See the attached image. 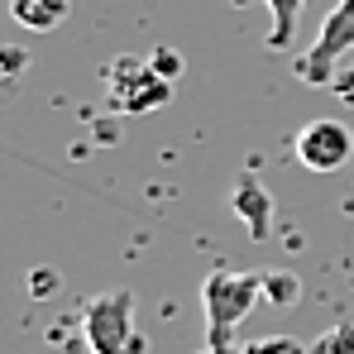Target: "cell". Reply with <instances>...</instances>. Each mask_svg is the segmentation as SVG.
I'll return each mask as SVG.
<instances>
[{
  "label": "cell",
  "instance_id": "277c9868",
  "mask_svg": "<svg viewBox=\"0 0 354 354\" xmlns=\"http://www.w3.org/2000/svg\"><path fill=\"white\" fill-rule=\"evenodd\" d=\"M350 48H354V0H340V5L321 19L316 44L297 58V77H301L306 86H330L335 62L345 58Z\"/></svg>",
  "mask_w": 354,
  "mask_h": 354
},
{
  "label": "cell",
  "instance_id": "5b68a950",
  "mask_svg": "<svg viewBox=\"0 0 354 354\" xmlns=\"http://www.w3.org/2000/svg\"><path fill=\"white\" fill-rule=\"evenodd\" d=\"M297 163L311 168V173H340L354 158V129L345 120H311L301 124L292 139Z\"/></svg>",
  "mask_w": 354,
  "mask_h": 354
},
{
  "label": "cell",
  "instance_id": "9c48e42d",
  "mask_svg": "<svg viewBox=\"0 0 354 354\" xmlns=\"http://www.w3.org/2000/svg\"><path fill=\"white\" fill-rule=\"evenodd\" d=\"M311 354H354V321H335L311 340Z\"/></svg>",
  "mask_w": 354,
  "mask_h": 354
},
{
  "label": "cell",
  "instance_id": "7c38bea8",
  "mask_svg": "<svg viewBox=\"0 0 354 354\" xmlns=\"http://www.w3.org/2000/svg\"><path fill=\"white\" fill-rule=\"evenodd\" d=\"M153 67H158L168 82H177V77H182V62H177V53H168V48H158V53H153Z\"/></svg>",
  "mask_w": 354,
  "mask_h": 354
},
{
  "label": "cell",
  "instance_id": "7a4b0ae2",
  "mask_svg": "<svg viewBox=\"0 0 354 354\" xmlns=\"http://www.w3.org/2000/svg\"><path fill=\"white\" fill-rule=\"evenodd\" d=\"M82 345L91 354H144V335L134 326V292L115 288L82 306Z\"/></svg>",
  "mask_w": 354,
  "mask_h": 354
},
{
  "label": "cell",
  "instance_id": "3957f363",
  "mask_svg": "<svg viewBox=\"0 0 354 354\" xmlns=\"http://www.w3.org/2000/svg\"><path fill=\"white\" fill-rule=\"evenodd\" d=\"M111 101L124 115H149L173 101V82L153 67V58H115L111 62Z\"/></svg>",
  "mask_w": 354,
  "mask_h": 354
},
{
  "label": "cell",
  "instance_id": "6da1fadb",
  "mask_svg": "<svg viewBox=\"0 0 354 354\" xmlns=\"http://www.w3.org/2000/svg\"><path fill=\"white\" fill-rule=\"evenodd\" d=\"M263 301V273L244 268H216L201 283V306H206V345L216 354H230V330Z\"/></svg>",
  "mask_w": 354,
  "mask_h": 354
},
{
  "label": "cell",
  "instance_id": "4fadbf2b",
  "mask_svg": "<svg viewBox=\"0 0 354 354\" xmlns=\"http://www.w3.org/2000/svg\"><path fill=\"white\" fill-rule=\"evenodd\" d=\"M29 288H34V292H53V288H58V273H34Z\"/></svg>",
  "mask_w": 354,
  "mask_h": 354
},
{
  "label": "cell",
  "instance_id": "ba28073f",
  "mask_svg": "<svg viewBox=\"0 0 354 354\" xmlns=\"http://www.w3.org/2000/svg\"><path fill=\"white\" fill-rule=\"evenodd\" d=\"M268 5V15H273V24H268V48H288L297 34V15H301V5L306 0H263Z\"/></svg>",
  "mask_w": 354,
  "mask_h": 354
},
{
  "label": "cell",
  "instance_id": "30bf717a",
  "mask_svg": "<svg viewBox=\"0 0 354 354\" xmlns=\"http://www.w3.org/2000/svg\"><path fill=\"white\" fill-rule=\"evenodd\" d=\"M263 297H268V306H297V297H301L297 273H263Z\"/></svg>",
  "mask_w": 354,
  "mask_h": 354
},
{
  "label": "cell",
  "instance_id": "52a82bcc",
  "mask_svg": "<svg viewBox=\"0 0 354 354\" xmlns=\"http://www.w3.org/2000/svg\"><path fill=\"white\" fill-rule=\"evenodd\" d=\"M72 15V0H10V19L29 34H53Z\"/></svg>",
  "mask_w": 354,
  "mask_h": 354
},
{
  "label": "cell",
  "instance_id": "8fae6325",
  "mask_svg": "<svg viewBox=\"0 0 354 354\" xmlns=\"http://www.w3.org/2000/svg\"><path fill=\"white\" fill-rule=\"evenodd\" d=\"M239 354H311V350L297 335H259V340H249Z\"/></svg>",
  "mask_w": 354,
  "mask_h": 354
},
{
  "label": "cell",
  "instance_id": "8992f818",
  "mask_svg": "<svg viewBox=\"0 0 354 354\" xmlns=\"http://www.w3.org/2000/svg\"><path fill=\"white\" fill-rule=\"evenodd\" d=\"M230 211H235L239 221L249 225V235L263 239L268 235V221H273V201H268V192L254 182V177H244L235 192H230Z\"/></svg>",
  "mask_w": 354,
  "mask_h": 354
}]
</instances>
